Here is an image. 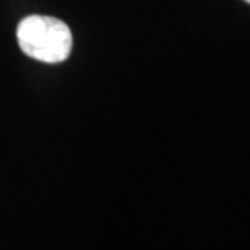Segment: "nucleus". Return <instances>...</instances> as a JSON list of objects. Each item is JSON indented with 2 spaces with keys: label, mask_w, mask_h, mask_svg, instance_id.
Returning a JSON list of instances; mask_svg holds the SVG:
<instances>
[{
  "label": "nucleus",
  "mask_w": 250,
  "mask_h": 250,
  "mask_svg": "<svg viewBox=\"0 0 250 250\" xmlns=\"http://www.w3.org/2000/svg\"><path fill=\"white\" fill-rule=\"evenodd\" d=\"M18 45L38 62H64L72 49V35L62 20L49 16H28L17 27Z\"/></svg>",
  "instance_id": "obj_1"
},
{
  "label": "nucleus",
  "mask_w": 250,
  "mask_h": 250,
  "mask_svg": "<svg viewBox=\"0 0 250 250\" xmlns=\"http://www.w3.org/2000/svg\"><path fill=\"white\" fill-rule=\"evenodd\" d=\"M243 1H246V3H249L250 4V0H243Z\"/></svg>",
  "instance_id": "obj_2"
}]
</instances>
